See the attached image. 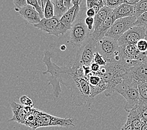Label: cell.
<instances>
[{
  "label": "cell",
  "instance_id": "20",
  "mask_svg": "<svg viewBox=\"0 0 147 130\" xmlns=\"http://www.w3.org/2000/svg\"><path fill=\"white\" fill-rule=\"evenodd\" d=\"M134 7V16L138 18L143 13L147 12V0H140Z\"/></svg>",
  "mask_w": 147,
  "mask_h": 130
},
{
  "label": "cell",
  "instance_id": "37",
  "mask_svg": "<svg viewBox=\"0 0 147 130\" xmlns=\"http://www.w3.org/2000/svg\"><path fill=\"white\" fill-rule=\"evenodd\" d=\"M134 130H141V129H134Z\"/></svg>",
  "mask_w": 147,
  "mask_h": 130
},
{
  "label": "cell",
  "instance_id": "27",
  "mask_svg": "<svg viewBox=\"0 0 147 130\" xmlns=\"http://www.w3.org/2000/svg\"><path fill=\"white\" fill-rule=\"evenodd\" d=\"M13 3H14L15 6V10L16 12H18L19 10L25 8L28 5L27 0H15Z\"/></svg>",
  "mask_w": 147,
  "mask_h": 130
},
{
  "label": "cell",
  "instance_id": "28",
  "mask_svg": "<svg viewBox=\"0 0 147 130\" xmlns=\"http://www.w3.org/2000/svg\"><path fill=\"white\" fill-rule=\"evenodd\" d=\"M20 102L22 105L26 106V107L33 108V105H34L33 102L32 101V99L28 97L27 96H22L20 98Z\"/></svg>",
  "mask_w": 147,
  "mask_h": 130
},
{
  "label": "cell",
  "instance_id": "33",
  "mask_svg": "<svg viewBox=\"0 0 147 130\" xmlns=\"http://www.w3.org/2000/svg\"><path fill=\"white\" fill-rule=\"evenodd\" d=\"M64 5L68 9L72 8L74 6L72 3V0H64Z\"/></svg>",
  "mask_w": 147,
  "mask_h": 130
},
{
  "label": "cell",
  "instance_id": "36",
  "mask_svg": "<svg viewBox=\"0 0 147 130\" xmlns=\"http://www.w3.org/2000/svg\"><path fill=\"white\" fill-rule=\"evenodd\" d=\"M146 29V38H145V39L147 40V28Z\"/></svg>",
  "mask_w": 147,
  "mask_h": 130
},
{
  "label": "cell",
  "instance_id": "1",
  "mask_svg": "<svg viewBox=\"0 0 147 130\" xmlns=\"http://www.w3.org/2000/svg\"><path fill=\"white\" fill-rule=\"evenodd\" d=\"M138 82L133 78L128 71L123 75L122 80L116 86L115 91H117L124 97L126 101L125 109L129 112L136 107L140 99V93L138 86Z\"/></svg>",
  "mask_w": 147,
  "mask_h": 130
},
{
  "label": "cell",
  "instance_id": "35",
  "mask_svg": "<svg viewBox=\"0 0 147 130\" xmlns=\"http://www.w3.org/2000/svg\"><path fill=\"white\" fill-rule=\"evenodd\" d=\"M61 50H62V51H64V50H65L66 49V46L65 45H62L61 47Z\"/></svg>",
  "mask_w": 147,
  "mask_h": 130
},
{
  "label": "cell",
  "instance_id": "5",
  "mask_svg": "<svg viewBox=\"0 0 147 130\" xmlns=\"http://www.w3.org/2000/svg\"><path fill=\"white\" fill-rule=\"evenodd\" d=\"M96 49L107 63L119 61L121 60L120 46L118 41L111 38L105 36L96 42Z\"/></svg>",
  "mask_w": 147,
  "mask_h": 130
},
{
  "label": "cell",
  "instance_id": "17",
  "mask_svg": "<svg viewBox=\"0 0 147 130\" xmlns=\"http://www.w3.org/2000/svg\"><path fill=\"white\" fill-rule=\"evenodd\" d=\"M113 11V10L109 8L107 6H105L99 10V11L96 15L94 19V30L96 31L98 29L99 26L101 25L102 23L105 21V20L107 18L108 15Z\"/></svg>",
  "mask_w": 147,
  "mask_h": 130
},
{
  "label": "cell",
  "instance_id": "30",
  "mask_svg": "<svg viewBox=\"0 0 147 130\" xmlns=\"http://www.w3.org/2000/svg\"><path fill=\"white\" fill-rule=\"evenodd\" d=\"M89 67L93 73H98L100 71V69H101V66H100L98 64H96V63L93 62L92 64L90 65Z\"/></svg>",
  "mask_w": 147,
  "mask_h": 130
},
{
  "label": "cell",
  "instance_id": "29",
  "mask_svg": "<svg viewBox=\"0 0 147 130\" xmlns=\"http://www.w3.org/2000/svg\"><path fill=\"white\" fill-rule=\"evenodd\" d=\"M85 23L86 26H88V28L90 31L92 33L93 30V26L94 24V18H90V17H86L85 19Z\"/></svg>",
  "mask_w": 147,
  "mask_h": 130
},
{
  "label": "cell",
  "instance_id": "34",
  "mask_svg": "<svg viewBox=\"0 0 147 130\" xmlns=\"http://www.w3.org/2000/svg\"><path fill=\"white\" fill-rule=\"evenodd\" d=\"M141 130H147V124H146V123H145V124H143L142 126Z\"/></svg>",
  "mask_w": 147,
  "mask_h": 130
},
{
  "label": "cell",
  "instance_id": "25",
  "mask_svg": "<svg viewBox=\"0 0 147 130\" xmlns=\"http://www.w3.org/2000/svg\"><path fill=\"white\" fill-rule=\"evenodd\" d=\"M134 26H142L146 29L147 28V12L143 13L137 18Z\"/></svg>",
  "mask_w": 147,
  "mask_h": 130
},
{
  "label": "cell",
  "instance_id": "4",
  "mask_svg": "<svg viewBox=\"0 0 147 130\" xmlns=\"http://www.w3.org/2000/svg\"><path fill=\"white\" fill-rule=\"evenodd\" d=\"M43 61L47 68L46 71L43 72V75H46L50 73L51 75L49 78V85H52L53 86V94L56 98H59L61 96V88L60 85V83L61 81L62 78L66 71L67 67H60L55 63L51 61V54L49 51H44V57Z\"/></svg>",
  "mask_w": 147,
  "mask_h": 130
},
{
  "label": "cell",
  "instance_id": "8",
  "mask_svg": "<svg viewBox=\"0 0 147 130\" xmlns=\"http://www.w3.org/2000/svg\"><path fill=\"white\" fill-rule=\"evenodd\" d=\"M136 19L137 18L135 16L116 19L111 28L107 32L105 36H108L118 41L127 31L135 25Z\"/></svg>",
  "mask_w": 147,
  "mask_h": 130
},
{
  "label": "cell",
  "instance_id": "22",
  "mask_svg": "<svg viewBox=\"0 0 147 130\" xmlns=\"http://www.w3.org/2000/svg\"><path fill=\"white\" fill-rule=\"evenodd\" d=\"M27 3L28 5L32 6L35 9L42 19L44 18V14H43V10L42 8L40 1H38V0H27Z\"/></svg>",
  "mask_w": 147,
  "mask_h": 130
},
{
  "label": "cell",
  "instance_id": "16",
  "mask_svg": "<svg viewBox=\"0 0 147 130\" xmlns=\"http://www.w3.org/2000/svg\"><path fill=\"white\" fill-rule=\"evenodd\" d=\"M113 11L114 13L116 19L126 17H131V16H134L135 7L134 6L123 3L115 9L113 10Z\"/></svg>",
  "mask_w": 147,
  "mask_h": 130
},
{
  "label": "cell",
  "instance_id": "7",
  "mask_svg": "<svg viewBox=\"0 0 147 130\" xmlns=\"http://www.w3.org/2000/svg\"><path fill=\"white\" fill-rule=\"evenodd\" d=\"M44 126H62V127L75 126L74 119L57 117L40 111L34 129Z\"/></svg>",
  "mask_w": 147,
  "mask_h": 130
},
{
  "label": "cell",
  "instance_id": "12",
  "mask_svg": "<svg viewBox=\"0 0 147 130\" xmlns=\"http://www.w3.org/2000/svg\"><path fill=\"white\" fill-rule=\"evenodd\" d=\"M10 106L13 115V118L9 121H15L18 123L19 124L25 125L26 117H27L30 107H26L13 101L10 103Z\"/></svg>",
  "mask_w": 147,
  "mask_h": 130
},
{
  "label": "cell",
  "instance_id": "32",
  "mask_svg": "<svg viewBox=\"0 0 147 130\" xmlns=\"http://www.w3.org/2000/svg\"><path fill=\"white\" fill-rule=\"evenodd\" d=\"M139 1L140 0H123V3L131 6H135Z\"/></svg>",
  "mask_w": 147,
  "mask_h": 130
},
{
  "label": "cell",
  "instance_id": "14",
  "mask_svg": "<svg viewBox=\"0 0 147 130\" xmlns=\"http://www.w3.org/2000/svg\"><path fill=\"white\" fill-rule=\"evenodd\" d=\"M76 6L69 9L67 12L60 19L59 24L58 26V32L59 35H63L69 30H71L73 23V17L74 15Z\"/></svg>",
  "mask_w": 147,
  "mask_h": 130
},
{
  "label": "cell",
  "instance_id": "6",
  "mask_svg": "<svg viewBox=\"0 0 147 130\" xmlns=\"http://www.w3.org/2000/svg\"><path fill=\"white\" fill-rule=\"evenodd\" d=\"M96 49V41L91 36L84 45L78 49L73 65L75 67L90 66L94 61Z\"/></svg>",
  "mask_w": 147,
  "mask_h": 130
},
{
  "label": "cell",
  "instance_id": "11",
  "mask_svg": "<svg viewBox=\"0 0 147 130\" xmlns=\"http://www.w3.org/2000/svg\"><path fill=\"white\" fill-rule=\"evenodd\" d=\"M116 20V16L113 11H112L108 15L107 18L105 20V21L99 26V28L97 30H96V31H92L91 35H90L91 37L96 42H98L99 40H101L106 36L107 32H108V30L111 28V27L113 26V25L114 24Z\"/></svg>",
  "mask_w": 147,
  "mask_h": 130
},
{
  "label": "cell",
  "instance_id": "13",
  "mask_svg": "<svg viewBox=\"0 0 147 130\" xmlns=\"http://www.w3.org/2000/svg\"><path fill=\"white\" fill-rule=\"evenodd\" d=\"M133 78L138 82L147 83V60L145 61H137L129 69Z\"/></svg>",
  "mask_w": 147,
  "mask_h": 130
},
{
  "label": "cell",
  "instance_id": "23",
  "mask_svg": "<svg viewBox=\"0 0 147 130\" xmlns=\"http://www.w3.org/2000/svg\"><path fill=\"white\" fill-rule=\"evenodd\" d=\"M140 98L147 101V83L138 82V83Z\"/></svg>",
  "mask_w": 147,
  "mask_h": 130
},
{
  "label": "cell",
  "instance_id": "24",
  "mask_svg": "<svg viewBox=\"0 0 147 130\" xmlns=\"http://www.w3.org/2000/svg\"><path fill=\"white\" fill-rule=\"evenodd\" d=\"M123 4V0H106V6L112 10Z\"/></svg>",
  "mask_w": 147,
  "mask_h": 130
},
{
  "label": "cell",
  "instance_id": "19",
  "mask_svg": "<svg viewBox=\"0 0 147 130\" xmlns=\"http://www.w3.org/2000/svg\"><path fill=\"white\" fill-rule=\"evenodd\" d=\"M87 9L92 8L97 14L99 10L106 6V0H86Z\"/></svg>",
  "mask_w": 147,
  "mask_h": 130
},
{
  "label": "cell",
  "instance_id": "2",
  "mask_svg": "<svg viewBox=\"0 0 147 130\" xmlns=\"http://www.w3.org/2000/svg\"><path fill=\"white\" fill-rule=\"evenodd\" d=\"M86 10V5L83 7L81 6V10L70 30V41L74 48L78 49L84 45L92 33L85 23Z\"/></svg>",
  "mask_w": 147,
  "mask_h": 130
},
{
  "label": "cell",
  "instance_id": "31",
  "mask_svg": "<svg viewBox=\"0 0 147 130\" xmlns=\"http://www.w3.org/2000/svg\"><path fill=\"white\" fill-rule=\"evenodd\" d=\"M96 13L95 11L92 8L90 9H87L86 10V16L87 17H90V18H94Z\"/></svg>",
  "mask_w": 147,
  "mask_h": 130
},
{
  "label": "cell",
  "instance_id": "3",
  "mask_svg": "<svg viewBox=\"0 0 147 130\" xmlns=\"http://www.w3.org/2000/svg\"><path fill=\"white\" fill-rule=\"evenodd\" d=\"M69 89H71V97L76 106H82L86 103L90 105L94 100L91 98L89 82L84 78L74 76Z\"/></svg>",
  "mask_w": 147,
  "mask_h": 130
},
{
  "label": "cell",
  "instance_id": "15",
  "mask_svg": "<svg viewBox=\"0 0 147 130\" xmlns=\"http://www.w3.org/2000/svg\"><path fill=\"white\" fill-rule=\"evenodd\" d=\"M18 13L26 21L33 25L38 24L42 20L40 16L36 12L35 9L30 5H27L25 8L19 10Z\"/></svg>",
  "mask_w": 147,
  "mask_h": 130
},
{
  "label": "cell",
  "instance_id": "18",
  "mask_svg": "<svg viewBox=\"0 0 147 130\" xmlns=\"http://www.w3.org/2000/svg\"><path fill=\"white\" fill-rule=\"evenodd\" d=\"M51 1L54 8V16L61 19L69 10L64 5V0H51Z\"/></svg>",
  "mask_w": 147,
  "mask_h": 130
},
{
  "label": "cell",
  "instance_id": "10",
  "mask_svg": "<svg viewBox=\"0 0 147 130\" xmlns=\"http://www.w3.org/2000/svg\"><path fill=\"white\" fill-rule=\"evenodd\" d=\"M59 21L60 18L55 16L51 19H46L44 18L38 24L33 26L42 31L48 33L49 35H55L57 37H59L60 35L58 32Z\"/></svg>",
  "mask_w": 147,
  "mask_h": 130
},
{
  "label": "cell",
  "instance_id": "26",
  "mask_svg": "<svg viewBox=\"0 0 147 130\" xmlns=\"http://www.w3.org/2000/svg\"><path fill=\"white\" fill-rule=\"evenodd\" d=\"M93 62L96 63V64H98L100 66H105L107 64V62L106 61V60L98 51L96 53Z\"/></svg>",
  "mask_w": 147,
  "mask_h": 130
},
{
  "label": "cell",
  "instance_id": "9",
  "mask_svg": "<svg viewBox=\"0 0 147 130\" xmlns=\"http://www.w3.org/2000/svg\"><path fill=\"white\" fill-rule=\"evenodd\" d=\"M146 29L142 26H133L118 40L120 47L136 45L140 40L146 38Z\"/></svg>",
  "mask_w": 147,
  "mask_h": 130
},
{
  "label": "cell",
  "instance_id": "21",
  "mask_svg": "<svg viewBox=\"0 0 147 130\" xmlns=\"http://www.w3.org/2000/svg\"><path fill=\"white\" fill-rule=\"evenodd\" d=\"M44 18L46 19H51L54 17V8L51 0H47L46 4L43 9Z\"/></svg>",
  "mask_w": 147,
  "mask_h": 130
}]
</instances>
